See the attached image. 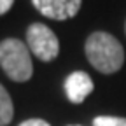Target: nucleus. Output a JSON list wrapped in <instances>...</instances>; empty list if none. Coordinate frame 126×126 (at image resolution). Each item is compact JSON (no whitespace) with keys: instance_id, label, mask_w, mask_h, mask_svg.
Masks as SVG:
<instances>
[{"instance_id":"nucleus-4","label":"nucleus","mask_w":126,"mask_h":126,"mask_svg":"<svg viewBox=\"0 0 126 126\" xmlns=\"http://www.w3.org/2000/svg\"><path fill=\"white\" fill-rule=\"evenodd\" d=\"M32 4L46 18L65 21L79 12L82 0H32Z\"/></svg>"},{"instance_id":"nucleus-2","label":"nucleus","mask_w":126,"mask_h":126,"mask_svg":"<svg viewBox=\"0 0 126 126\" xmlns=\"http://www.w3.org/2000/svg\"><path fill=\"white\" fill-rule=\"evenodd\" d=\"M0 67L14 82H26L33 74L32 53L19 39H4L0 42Z\"/></svg>"},{"instance_id":"nucleus-7","label":"nucleus","mask_w":126,"mask_h":126,"mask_svg":"<svg viewBox=\"0 0 126 126\" xmlns=\"http://www.w3.org/2000/svg\"><path fill=\"white\" fill-rule=\"evenodd\" d=\"M93 126H126V117L98 116V117L93 119Z\"/></svg>"},{"instance_id":"nucleus-1","label":"nucleus","mask_w":126,"mask_h":126,"mask_svg":"<svg viewBox=\"0 0 126 126\" xmlns=\"http://www.w3.org/2000/svg\"><path fill=\"white\" fill-rule=\"evenodd\" d=\"M84 53L88 61L102 74H116L124 63L121 42L107 32H93L84 44Z\"/></svg>"},{"instance_id":"nucleus-8","label":"nucleus","mask_w":126,"mask_h":126,"mask_svg":"<svg viewBox=\"0 0 126 126\" xmlns=\"http://www.w3.org/2000/svg\"><path fill=\"white\" fill-rule=\"evenodd\" d=\"M19 126H51L47 121H44V119H39V117H33V119H26V121H23Z\"/></svg>"},{"instance_id":"nucleus-6","label":"nucleus","mask_w":126,"mask_h":126,"mask_svg":"<svg viewBox=\"0 0 126 126\" xmlns=\"http://www.w3.org/2000/svg\"><path fill=\"white\" fill-rule=\"evenodd\" d=\"M14 117V105L9 91L0 84V126H7Z\"/></svg>"},{"instance_id":"nucleus-10","label":"nucleus","mask_w":126,"mask_h":126,"mask_svg":"<svg viewBox=\"0 0 126 126\" xmlns=\"http://www.w3.org/2000/svg\"><path fill=\"white\" fill-rule=\"evenodd\" d=\"M124 30H126V25H124Z\"/></svg>"},{"instance_id":"nucleus-9","label":"nucleus","mask_w":126,"mask_h":126,"mask_svg":"<svg viewBox=\"0 0 126 126\" xmlns=\"http://www.w3.org/2000/svg\"><path fill=\"white\" fill-rule=\"evenodd\" d=\"M12 4H14V0H0V16L9 12L11 7H12Z\"/></svg>"},{"instance_id":"nucleus-3","label":"nucleus","mask_w":126,"mask_h":126,"mask_svg":"<svg viewBox=\"0 0 126 126\" xmlns=\"http://www.w3.org/2000/svg\"><path fill=\"white\" fill-rule=\"evenodd\" d=\"M26 46L40 61H53L60 54V40L54 32L42 23H32L26 28Z\"/></svg>"},{"instance_id":"nucleus-5","label":"nucleus","mask_w":126,"mask_h":126,"mask_svg":"<svg viewBox=\"0 0 126 126\" xmlns=\"http://www.w3.org/2000/svg\"><path fill=\"white\" fill-rule=\"evenodd\" d=\"M93 88H94L93 79L82 70L72 72L65 79V93H67V98L72 103H82L91 94Z\"/></svg>"}]
</instances>
